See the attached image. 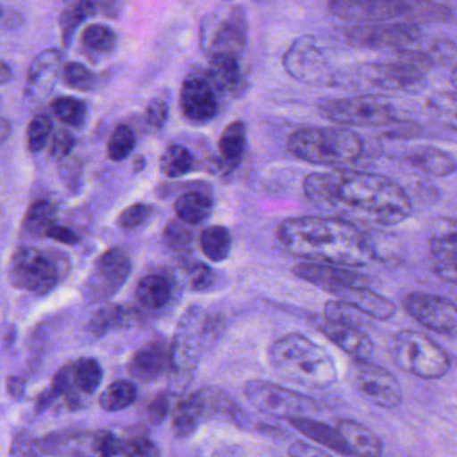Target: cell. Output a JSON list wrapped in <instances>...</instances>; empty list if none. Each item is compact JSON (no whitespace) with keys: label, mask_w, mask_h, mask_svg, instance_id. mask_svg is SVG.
<instances>
[{"label":"cell","mask_w":457,"mask_h":457,"mask_svg":"<svg viewBox=\"0 0 457 457\" xmlns=\"http://www.w3.org/2000/svg\"><path fill=\"white\" fill-rule=\"evenodd\" d=\"M303 190L313 203L344 206L386 227L402 224L412 213L407 193L380 174L351 169L313 173Z\"/></svg>","instance_id":"cell-1"},{"label":"cell","mask_w":457,"mask_h":457,"mask_svg":"<svg viewBox=\"0 0 457 457\" xmlns=\"http://www.w3.org/2000/svg\"><path fill=\"white\" fill-rule=\"evenodd\" d=\"M276 234L287 252L313 262L362 268L375 258L364 233L345 220L295 217L279 222Z\"/></svg>","instance_id":"cell-2"},{"label":"cell","mask_w":457,"mask_h":457,"mask_svg":"<svg viewBox=\"0 0 457 457\" xmlns=\"http://www.w3.org/2000/svg\"><path fill=\"white\" fill-rule=\"evenodd\" d=\"M269 360L279 378L305 388H327L337 381V367L332 354L298 333H289L274 341Z\"/></svg>","instance_id":"cell-3"},{"label":"cell","mask_w":457,"mask_h":457,"mask_svg":"<svg viewBox=\"0 0 457 457\" xmlns=\"http://www.w3.org/2000/svg\"><path fill=\"white\" fill-rule=\"evenodd\" d=\"M330 13L354 24L445 23L453 10L435 0H328Z\"/></svg>","instance_id":"cell-4"},{"label":"cell","mask_w":457,"mask_h":457,"mask_svg":"<svg viewBox=\"0 0 457 457\" xmlns=\"http://www.w3.org/2000/svg\"><path fill=\"white\" fill-rule=\"evenodd\" d=\"M227 327V320L219 313H209L193 306L182 316L170 344V370L173 386L182 391L187 386L209 343L217 340Z\"/></svg>","instance_id":"cell-5"},{"label":"cell","mask_w":457,"mask_h":457,"mask_svg":"<svg viewBox=\"0 0 457 457\" xmlns=\"http://www.w3.org/2000/svg\"><path fill=\"white\" fill-rule=\"evenodd\" d=\"M364 149L359 134L344 128H303L287 139V150L303 162L317 166L351 165Z\"/></svg>","instance_id":"cell-6"},{"label":"cell","mask_w":457,"mask_h":457,"mask_svg":"<svg viewBox=\"0 0 457 457\" xmlns=\"http://www.w3.org/2000/svg\"><path fill=\"white\" fill-rule=\"evenodd\" d=\"M67 266L63 255L53 250L21 246L11 257L8 279L16 289L47 295L62 281Z\"/></svg>","instance_id":"cell-7"},{"label":"cell","mask_w":457,"mask_h":457,"mask_svg":"<svg viewBox=\"0 0 457 457\" xmlns=\"http://www.w3.org/2000/svg\"><path fill=\"white\" fill-rule=\"evenodd\" d=\"M394 359L400 370L424 380L445 378L451 368L447 352L418 330H403L396 336Z\"/></svg>","instance_id":"cell-8"},{"label":"cell","mask_w":457,"mask_h":457,"mask_svg":"<svg viewBox=\"0 0 457 457\" xmlns=\"http://www.w3.org/2000/svg\"><path fill=\"white\" fill-rule=\"evenodd\" d=\"M249 39L246 12L239 5L214 11L201 23V48L208 58L214 55L241 56Z\"/></svg>","instance_id":"cell-9"},{"label":"cell","mask_w":457,"mask_h":457,"mask_svg":"<svg viewBox=\"0 0 457 457\" xmlns=\"http://www.w3.org/2000/svg\"><path fill=\"white\" fill-rule=\"evenodd\" d=\"M247 402L265 415L274 418H309L320 412L321 404L313 397L265 380H250L244 386Z\"/></svg>","instance_id":"cell-10"},{"label":"cell","mask_w":457,"mask_h":457,"mask_svg":"<svg viewBox=\"0 0 457 457\" xmlns=\"http://www.w3.org/2000/svg\"><path fill=\"white\" fill-rule=\"evenodd\" d=\"M322 117L330 122L354 128H378L396 122L391 104L373 96L324 98L319 102Z\"/></svg>","instance_id":"cell-11"},{"label":"cell","mask_w":457,"mask_h":457,"mask_svg":"<svg viewBox=\"0 0 457 457\" xmlns=\"http://www.w3.org/2000/svg\"><path fill=\"white\" fill-rule=\"evenodd\" d=\"M233 400L227 392L216 386H206L179 397L173 411L171 427L179 439H189L204 421L220 415H228Z\"/></svg>","instance_id":"cell-12"},{"label":"cell","mask_w":457,"mask_h":457,"mask_svg":"<svg viewBox=\"0 0 457 457\" xmlns=\"http://www.w3.org/2000/svg\"><path fill=\"white\" fill-rule=\"evenodd\" d=\"M344 37L354 47L402 53L419 45L423 35L415 24L376 23L354 24L344 31Z\"/></svg>","instance_id":"cell-13"},{"label":"cell","mask_w":457,"mask_h":457,"mask_svg":"<svg viewBox=\"0 0 457 457\" xmlns=\"http://www.w3.org/2000/svg\"><path fill=\"white\" fill-rule=\"evenodd\" d=\"M282 63L287 74L298 82L311 86H330L336 83V72L313 37L295 39L285 53Z\"/></svg>","instance_id":"cell-14"},{"label":"cell","mask_w":457,"mask_h":457,"mask_svg":"<svg viewBox=\"0 0 457 457\" xmlns=\"http://www.w3.org/2000/svg\"><path fill=\"white\" fill-rule=\"evenodd\" d=\"M131 261L120 247L106 250L94 263L90 276L83 285V297L88 303H104L112 298L128 281Z\"/></svg>","instance_id":"cell-15"},{"label":"cell","mask_w":457,"mask_h":457,"mask_svg":"<svg viewBox=\"0 0 457 457\" xmlns=\"http://www.w3.org/2000/svg\"><path fill=\"white\" fill-rule=\"evenodd\" d=\"M352 378L359 394L376 407L394 410L402 403V386L397 378L368 360H354Z\"/></svg>","instance_id":"cell-16"},{"label":"cell","mask_w":457,"mask_h":457,"mask_svg":"<svg viewBox=\"0 0 457 457\" xmlns=\"http://www.w3.org/2000/svg\"><path fill=\"white\" fill-rule=\"evenodd\" d=\"M407 313L432 332L457 337V305L431 293H410L403 301Z\"/></svg>","instance_id":"cell-17"},{"label":"cell","mask_w":457,"mask_h":457,"mask_svg":"<svg viewBox=\"0 0 457 457\" xmlns=\"http://www.w3.org/2000/svg\"><path fill=\"white\" fill-rule=\"evenodd\" d=\"M293 274L335 295L351 287H370L372 284V279L365 274L329 263L300 262L293 268Z\"/></svg>","instance_id":"cell-18"},{"label":"cell","mask_w":457,"mask_h":457,"mask_svg":"<svg viewBox=\"0 0 457 457\" xmlns=\"http://www.w3.org/2000/svg\"><path fill=\"white\" fill-rule=\"evenodd\" d=\"M179 106L190 122H211L219 112V93L206 75H190L182 83Z\"/></svg>","instance_id":"cell-19"},{"label":"cell","mask_w":457,"mask_h":457,"mask_svg":"<svg viewBox=\"0 0 457 457\" xmlns=\"http://www.w3.org/2000/svg\"><path fill=\"white\" fill-rule=\"evenodd\" d=\"M128 370L142 383L157 381L170 370V344L162 337L153 338L133 354Z\"/></svg>","instance_id":"cell-20"},{"label":"cell","mask_w":457,"mask_h":457,"mask_svg":"<svg viewBox=\"0 0 457 457\" xmlns=\"http://www.w3.org/2000/svg\"><path fill=\"white\" fill-rule=\"evenodd\" d=\"M206 77L217 93L237 96L246 86L239 56L214 55L209 58Z\"/></svg>","instance_id":"cell-21"},{"label":"cell","mask_w":457,"mask_h":457,"mask_svg":"<svg viewBox=\"0 0 457 457\" xmlns=\"http://www.w3.org/2000/svg\"><path fill=\"white\" fill-rule=\"evenodd\" d=\"M320 330L328 340L343 349L353 360H368L373 353V343L360 328L352 325L336 324L325 320Z\"/></svg>","instance_id":"cell-22"},{"label":"cell","mask_w":457,"mask_h":457,"mask_svg":"<svg viewBox=\"0 0 457 457\" xmlns=\"http://www.w3.org/2000/svg\"><path fill=\"white\" fill-rule=\"evenodd\" d=\"M62 53L56 48L40 51L27 70V90L31 96L47 94L58 78Z\"/></svg>","instance_id":"cell-23"},{"label":"cell","mask_w":457,"mask_h":457,"mask_svg":"<svg viewBox=\"0 0 457 457\" xmlns=\"http://www.w3.org/2000/svg\"><path fill=\"white\" fill-rule=\"evenodd\" d=\"M338 432L345 442L349 456L381 457L383 443L378 435L364 424L352 419H343L337 424Z\"/></svg>","instance_id":"cell-24"},{"label":"cell","mask_w":457,"mask_h":457,"mask_svg":"<svg viewBox=\"0 0 457 457\" xmlns=\"http://www.w3.org/2000/svg\"><path fill=\"white\" fill-rule=\"evenodd\" d=\"M338 300L345 301L367 317L389 320L396 313V306L389 298L373 292L370 287H351L337 293Z\"/></svg>","instance_id":"cell-25"},{"label":"cell","mask_w":457,"mask_h":457,"mask_svg":"<svg viewBox=\"0 0 457 457\" xmlns=\"http://www.w3.org/2000/svg\"><path fill=\"white\" fill-rule=\"evenodd\" d=\"M287 423L300 432L303 436L308 439L313 440L317 445H322V447L328 448V450L335 451V453H340L343 456H349L348 448H346L345 442H344L343 436L338 432L337 427L328 426V424L322 423V421L314 420L312 418H295L289 419Z\"/></svg>","instance_id":"cell-26"},{"label":"cell","mask_w":457,"mask_h":457,"mask_svg":"<svg viewBox=\"0 0 457 457\" xmlns=\"http://www.w3.org/2000/svg\"><path fill=\"white\" fill-rule=\"evenodd\" d=\"M407 161L411 166L428 176L447 177L457 170L453 155L437 147H418L407 155Z\"/></svg>","instance_id":"cell-27"},{"label":"cell","mask_w":457,"mask_h":457,"mask_svg":"<svg viewBox=\"0 0 457 457\" xmlns=\"http://www.w3.org/2000/svg\"><path fill=\"white\" fill-rule=\"evenodd\" d=\"M136 321L137 314H134L133 309L118 303H106L91 317L88 332L96 337H102L112 330L131 327Z\"/></svg>","instance_id":"cell-28"},{"label":"cell","mask_w":457,"mask_h":457,"mask_svg":"<svg viewBox=\"0 0 457 457\" xmlns=\"http://www.w3.org/2000/svg\"><path fill=\"white\" fill-rule=\"evenodd\" d=\"M213 211V201L201 192H187L174 203L177 217L185 224L198 225L205 221Z\"/></svg>","instance_id":"cell-29"},{"label":"cell","mask_w":457,"mask_h":457,"mask_svg":"<svg viewBox=\"0 0 457 457\" xmlns=\"http://www.w3.org/2000/svg\"><path fill=\"white\" fill-rule=\"evenodd\" d=\"M170 282L160 274H149L139 279L136 297L147 309H160L170 300Z\"/></svg>","instance_id":"cell-30"},{"label":"cell","mask_w":457,"mask_h":457,"mask_svg":"<svg viewBox=\"0 0 457 457\" xmlns=\"http://www.w3.org/2000/svg\"><path fill=\"white\" fill-rule=\"evenodd\" d=\"M72 378L78 392L85 396H91L98 391L104 380V370L98 360L93 357H80L71 362Z\"/></svg>","instance_id":"cell-31"},{"label":"cell","mask_w":457,"mask_h":457,"mask_svg":"<svg viewBox=\"0 0 457 457\" xmlns=\"http://www.w3.org/2000/svg\"><path fill=\"white\" fill-rule=\"evenodd\" d=\"M138 397V388L130 380H117L110 384L101 396L99 405L106 412H120L133 405Z\"/></svg>","instance_id":"cell-32"},{"label":"cell","mask_w":457,"mask_h":457,"mask_svg":"<svg viewBox=\"0 0 457 457\" xmlns=\"http://www.w3.org/2000/svg\"><path fill=\"white\" fill-rule=\"evenodd\" d=\"M247 129L242 120H234L222 131L219 138L220 154L228 162L238 165L246 149Z\"/></svg>","instance_id":"cell-33"},{"label":"cell","mask_w":457,"mask_h":457,"mask_svg":"<svg viewBox=\"0 0 457 457\" xmlns=\"http://www.w3.org/2000/svg\"><path fill=\"white\" fill-rule=\"evenodd\" d=\"M83 50L94 55L112 53L117 47V35L106 24H88L80 35Z\"/></svg>","instance_id":"cell-34"},{"label":"cell","mask_w":457,"mask_h":457,"mask_svg":"<svg viewBox=\"0 0 457 457\" xmlns=\"http://www.w3.org/2000/svg\"><path fill=\"white\" fill-rule=\"evenodd\" d=\"M200 246L208 260L222 262L230 254L231 236L225 227L213 225L201 233Z\"/></svg>","instance_id":"cell-35"},{"label":"cell","mask_w":457,"mask_h":457,"mask_svg":"<svg viewBox=\"0 0 457 457\" xmlns=\"http://www.w3.org/2000/svg\"><path fill=\"white\" fill-rule=\"evenodd\" d=\"M431 117L443 128L457 133V91H440L427 102Z\"/></svg>","instance_id":"cell-36"},{"label":"cell","mask_w":457,"mask_h":457,"mask_svg":"<svg viewBox=\"0 0 457 457\" xmlns=\"http://www.w3.org/2000/svg\"><path fill=\"white\" fill-rule=\"evenodd\" d=\"M55 204L48 200H37L29 206L24 217L23 227L34 236L45 237L46 231L56 222Z\"/></svg>","instance_id":"cell-37"},{"label":"cell","mask_w":457,"mask_h":457,"mask_svg":"<svg viewBox=\"0 0 457 457\" xmlns=\"http://www.w3.org/2000/svg\"><path fill=\"white\" fill-rule=\"evenodd\" d=\"M193 155L181 145H171L160 161L161 171L169 179H179L192 170Z\"/></svg>","instance_id":"cell-38"},{"label":"cell","mask_w":457,"mask_h":457,"mask_svg":"<svg viewBox=\"0 0 457 457\" xmlns=\"http://www.w3.org/2000/svg\"><path fill=\"white\" fill-rule=\"evenodd\" d=\"M51 110L61 122L71 126V128L83 126L86 115H87V107H86L85 102L74 98V96H59V98L54 99Z\"/></svg>","instance_id":"cell-39"},{"label":"cell","mask_w":457,"mask_h":457,"mask_svg":"<svg viewBox=\"0 0 457 457\" xmlns=\"http://www.w3.org/2000/svg\"><path fill=\"white\" fill-rule=\"evenodd\" d=\"M136 142V133L133 129L120 123L112 130L107 142V155L114 162H120L133 153Z\"/></svg>","instance_id":"cell-40"},{"label":"cell","mask_w":457,"mask_h":457,"mask_svg":"<svg viewBox=\"0 0 457 457\" xmlns=\"http://www.w3.org/2000/svg\"><path fill=\"white\" fill-rule=\"evenodd\" d=\"M324 316L327 321L336 324L352 325L359 328L364 322L365 314L357 311L351 303L343 300L328 301L324 306Z\"/></svg>","instance_id":"cell-41"},{"label":"cell","mask_w":457,"mask_h":457,"mask_svg":"<svg viewBox=\"0 0 457 457\" xmlns=\"http://www.w3.org/2000/svg\"><path fill=\"white\" fill-rule=\"evenodd\" d=\"M53 120L47 115H37L32 118L27 128V147L31 153H39L47 146L53 137Z\"/></svg>","instance_id":"cell-42"},{"label":"cell","mask_w":457,"mask_h":457,"mask_svg":"<svg viewBox=\"0 0 457 457\" xmlns=\"http://www.w3.org/2000/svg\"><path fill=\"white\" fill-rule=\"evenodd\" d=\"M62 77L70 88L82 93L90 91L96 86V74L79 62H67L62 67Z\"/></svg>","instance_id":"cell-43"},{"label":"cell","mask_w":457,"mask_h":457,"mask_svg":"<svg viewBox=\"0 0 457 457\" xmlns=\"http://www.w3.org/2000/svg\"><path fill=\"white\" fill-rule=\"evenodd\" d=\"M431 246V269L440 279L448 284L457 285V254L442 249V247Z\"/></svg>","instance_id":"cell-44"},{"label":"cell","mask_w":457,"mask_h":457,"mask_svg":"<svg viewBox=\"0 0 457 457\" xmlns=\"http://www.w3.org/2000/svg\"><path fill=\"white\" fill-rule=\"evenodd\" d=\"M87 18V12L77 0L66 10H63V12L61 13L59 26H61L62 40H63L64 47H70L78 27Z\"/></svg>","instance_id":"cell-45"},{"label":"cell","mask_w":457,"mask_h":457,"mask_svg":"<svg viewBox=\"0 0 457 457\" xmlns=\"http://www.w3.org/2000/svg\"><path fill=\"white\" fill-rule=\"evenodd\" d=\"M163 241L169 249L182 252L189 249L193 242V231L190 225L185 224L181 220H171L163 228Z\"/></svg>","instance_id":"cell-46"},{"label":"cell","mask_w":457,"mask_h":457,"mask_svg":"<svg viewBox=\"0 0 457 457\" xmlns=\"http://www.w3.org/2000/svg\"><path fill=\"white\" fill-rule=\"evenodd\" d=\"M423 51L434 67L436 64L457 66V46L450 40H434Z\"/></svg>","instance_id":"cell-47"},{"label":"cell","mask_w":457,"mask_h":457,"mask_svg":"<svg viewBox=\"0 0 457 457\" xmlns=\"http://www.w3.org/2000/svg\"><path fill=\"white\" fill-rule=\"evenodd\" d=\"M429 245L457 254V219H443L437 221Z\"/></svg>","instance_id":"cell-48"},{"label":"cell","mask_w":457,"mask_h":457,"mask_svg":"<svg viewBox=\"0 0 457 457\" xmlns=\"http://www.w3.org/2000/svg\"><path fill=\"white\" fill-rule=\"evenodd\" d=\"M120 456L161 457V450L149 437L136 436L126 442H120Z\"/></svg>","instance_id":"cell-49"},{"label":"cell","mask_w":457,"mask_h":457,"mask_svg":"<svg viewBox=\"0 0 457 457\" xmlns=\"http://www.w3.org/2000/svg\"><path fill=\"white\" fill-rule=\"evenodd\" d=\"M152 214V206L146 204H134L120 213L118 224L122 228H136L144 225Z\"/></svg>","instance_id":"cell-50"},{"label":"cell","mask_w":457,"mask_h":457,"mask_svg":"<svg viewBox=\"0 0 457 457\" xmlns=\"http://www.w3.org/2000/svg\"><path fill=\"white\" fill-rule=\"evenodd\" d=\"M190 285L197 292H205L216 284V273L206 263L198 262L189 270Z\"/></svg>","instance_id":"cell-51"},{"label":"cell","mask_w":457,"mask_h":457,"mask_svg":"<svg viewBox=\"0 0 457 457\" xmlns=\"http://www.w3.org/2000/svg\"><path fill=\"white\" fill-rule=\"evenodd\" d=\"M169 104L163 98H154L147 104L145 120L153 130H161L168 122Z\"/></svg>","instance_id":"cell-52"},{"label":"cell","mask_w":457,"mask_h":457,"mask_svg":"<svg viewBox=\"0 0 457 457\" xmlns=\"http://www.w3.org/2000/svg\"><path fill=\"white\" fill-rule=\"evenodd\" d=\"M11 457H40L37 447V439L27 431H19L12 440L10 451Z\"/></svg>","instance_id":"cell-53"},{"label":"cell","mask_w":457,"mask_h":457,"mask_svg":"<svg viewBox=\"0 0 457 457\" xmlns=\"http://www.w3.org/2000/svg\"><path fill=\"white\" fill-rule=\"evenodd\" d=\"M147 419L153 426H160L170 413V395L158 394L147 405Z\"/></svg>","instance_id":"cell-54"},{"label":"cell","mask_w":457,"mask_h":457,"mask_svg":"<svg viewBox=\"0 0 457 457\" xmlns=\"http://www.w3.org/2000/svg\"><path fill=\"white\" fill-rule=\"evenodd\" d=\"M75 146V138L70 131L61 130L56 131L53 136L51 141L50 154L51 157L58 161H63L70 153L72 152Z\"/></svg>","instance_id":"cell-55"},{"label":"cell","mask_w":457,"mask_h":457,"mask_svg":"<svg viewBox=\"0 0 457 457\" xmlns=\"http://www.w3.org/2000/svg\"><path fill=\"white\" fill-rule=\"evenodd\" d=\"M45 237L54 239V241L59 242V244L69 245V246H72V245L79 242V237L72 228L59 225L58 222H55L53 227L47 228Z\"/></svg>","instance_id":"cell-56"},{"label":"cell","mask_w":457,"mask_h":457,"mask_svg":"<svg viewBox=\"0 0 457 457\" xmlns=\"http://www.w3.org/2000/svg\"><path fill=\"white\" fill-rule=\"evenodd\" d=\"M287 455L289 457H332L328 455L325 451L308 445V443L300 442V440L290 445L289 450H287Z\"/></svg>","instance_id":"cell-57"},{"label":"cell","mask_w":457,"mask_h":457,"mask_svg":"<svg viewBox=\"0 0 457 457\" xmlns=\"http://www.w3.org/2000/svg\"><path fill=\"white\" fill-rule=\"evenodd\" d=\"M96 13H101L104 18L117 19L120 12V0H94Z\"/></svg>","instance_id":"cell-58"},{"label":"cell","mask_w":457,"mask_h":457,"mask_svg":"<svg viewBox=\"0 0 457 457\" xmlns=\"http://www.w3.org/2000/svg\"><path fill=\"white\" fill-rule=\"evenodd\" d=\"M5 386H7V392L11 399L15 400V402H21L23 399L24 394H26V381L21 376L8 378Z\"/></svg>","instance_id":"cell-59"},{"label":"cell","mask_w":457,"mask_h":457,"mask_svg":"<svg viewBox=\"0 0 457 457\" xmlns=\"http://www.w3.org/2000/svg\"><path fill=\"white\" fill-rule=\"evenodd\" d=\"M58 399V395L54 391L53 386H50V388L43 391L42 394L37 397V400H35V412H45V411L48 410V408H50L51 405H53Z\"/></svg>","instance_id":"cell-60"},{"label":"cell","mask_w":457,"mask_h":457,"mask_svg":"<svg viewBox=\"0 0 457 457\" xmlns=\"http://www.w3.org/2000/svg\"><path fill=\"white\" fill-rule=\"evenodd\" d=\"M23 16H21V13L15 12V11H11L7 15L4 13V16H3L2 21H3L7 29H18V27L23 23Z\"/></svg>","instance_id":"cell-61"},{"label":"cell","mask_w":457,"mask_h":457,"mask_svg":"<svg viewBox=\"0 0 457 457\" xmlns=\"http://www.w3.org/2000/svg\"><path fill=\"white\" fill-rule=\"evenodd\" d=\"M11 136V123L0 117V144Z\"/></svg>","instance_id":"cell-62"},{"label":"cell","mask_w":457,"mask_h":457,"mask_svg":"<svg viewBox=\"0 0 457 457\" xmlns=\"http://www.w3.org/2000/svg\"><path fill=\"white\" fill-rule=\"evenodd\" d=\"M3 16H4V10H3L2 4H0V21H2Z\"/></svg>","instance_id":"cell-63"},{"label":"cell","mask_w":457,"mask_h":457,"mask_svg":"<svg viewBox=\"0 0 457 457\" xmlns=\"http://www.w3.org/2000/svg\"><path fill=\"white\" fill-rule=\"evenodd\" d=\"M0 107H2V96H0Z\"/></svg>","instance_id":"cell-64"}]
</instances>
